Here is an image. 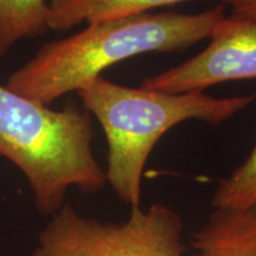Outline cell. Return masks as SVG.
Returning a JSON list of instances; mask_svg holds the SVG:
<instances>
[{
  "instance_id": "6da1fadb",
  "label": "cell",
  "mask_w": 256,
  "mask_h": 256,
  "mask_svg": "<svg viewBox=\"0 0 256 256\" xmlns=\"http://www.w3.org/2000/svg\"><path fill=\"white\" fill-rule=\"evenodd\" d=\"M226 6L197 14L162 12L88 23L72 36L46 43L36 55L11 74L6 87L49 106L78 92L110 66L148 52L184 50L210 38L226 18Z\"/></svg>"
},
{
  "instance_id": "7a4b0ae2",
  "label": "cell",
  "mask_w": 256,
  "mask_h": 256,
  "mask_svg": "<svg viewBox=\"0 0 256 256\" xmlns=\"http://www.w3.org/2000/svg\"><path fill=\"white\" fill-rule=\"evenodd\" d=\"M92 139V115L83 107L51 110L0 83V156L24 174L42 214L58 211L70 188L92 194L107 184Z\"/></svg>"
},
{
  "instance_id": "3957f363",
  "label": "cell",
  "mask_w": 256,
  "mask_h": 256,
  "mask_svg": "<svg viewBox=\"0 0 256 256\" xmlns=\"http://www.w3.org/2000/svg\"><path fill=\"white\" fill-rule=\"evenodd\" d=\"M78 94L83 108L98 119L107 140V183L130 208L140 206L146 162L168 130L191 119L223 122L256 100V94L216 98L202 92L171 94L136 89L104 76L92 80Z\"/></svg>"
},
{
  "instance_id": "277c9868",
  "label": "cell",
  "mask_w": 256,
  "mask_h": 256,
  "mask_svg": "<svg viewBox=\"0 0 256 256\" xmlns=\"http://www.w3.org/2000/svg\"><path fill=\"white\" fill-rule=\"evenodd\" d=\"M183 220L165 204L134 206L127 220L102 222L68 203L52 215L31 256H184Z\"/></svg>"
},
{
  "instance_id": "5b68a950",
  "label": "cell",
  "mask_w": 256,
  "mask_h": 256,
  "mask_svg": "<svg viewBox=\"0 0 256 256\" xmlns=\"http://www.w3.org/2000/svg\"><path fill=\"white\" fill-rule=\"evenodd\" d=\"M206 49L174 68L144 80L142 87L171 94L203 92L211 86L256 78V22L226 17Z\"/></svg>"
},
{
  "instance_id": "8992f818",
  "label": "cell",
  "mask_w": 256,
  "mask_h": 256,
  "mask_svg": "<svg viewBox=\"0 0 256 256\" xmlns=\"http://www.w3.org/2000/svg\"><path fill=\"white\" fill-rule=\"evenodd\" d=\"M191 246L194 256H256V206L215 209Z\"/></svg>"
},
{
  "instance_id": "52a82bcc",
  "label": "cell",
  "mask_w": 256,
  "mask_h": 256,
  "mask_svg": "<svg viewBox=\"0 0 256 256\" xmlns=\"http://www.w3.org/2000/svg\"><path fill=\"white\" fill-rule=\"evenodd\" d=\"M186 0H50L49 30L64 31L87 22L110 20L147 14L151 8ZM229 4L232 0H222Z\"/></svg>"
},
{
  "instance_id": "ba28073f",
  "label": "cell",
  "mask_w": 256,
  "mask_h": 256,
  "mask_svg": "<svg viewBox=\"0 0 256 256\" xmlns=\"http://www.w3.org/2000/svg\"><path fill=\"white\" fill-rule=\"evenodd\" d=\"M48 0H0V57L18 42L49 30Z\"/></svg>"
},
{
  "instance_id": "9c48e42d",
  "label": "cell",
  "mask_w": 256,
  "mask_h": 256,
  "mask_svg": "<svg viewBox=\"0 0 256 256\" xmlns=\"http://www.w3.org/2000/svg\"><path fill=\"white\" fill-rule=\"evenodd\" d=\"M215 209H250L256 206V144L246 162L220 182L212 197Z\"/></svg>"
},
{
  "instance_id": "30bf717a",
  "label": "cell",
  "mask_w": 256,
  "mask_h": 256,
  "mask_svg": "<svg viewBox=\"0 0 256 256\" xmlns=\"http://www.w3.org/2000/svg\"><path fill=\"white\" fill-rule=\"evenodd\" d=\"M229 5L232 6L229 17L256 22V0H232Z\"/></svg>"
}]
</instances>
